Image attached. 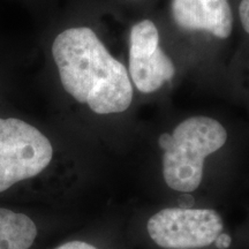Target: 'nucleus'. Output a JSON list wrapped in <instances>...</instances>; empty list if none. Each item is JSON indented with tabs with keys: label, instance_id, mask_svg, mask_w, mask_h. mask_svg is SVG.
Masks as SVG:
<instances>
[{
	"label": "nucleus",
	"instance_id": "1",
	"mask_svg": "<svg viewBox=\"0 0 249 249\" xmlns=\"http://www.w3.org/2000/svg\"><path fill=\"white\" fill-rule=\"evenodd\" d=\"M52 55L64 89L92 112L120 113L130 107L133 87L128 71L90 28H70L59 34Z\"/></svg>",
	"mask_w": 249,
	"mask_h": 249
},
{
	"label": "nucleus",
	"instance_id": "2",
	"mask_svg": "<svg viewBox=\"0 0 249 249\" xmlns=\"http://www.w3.org/2000/svg\"><path fill=\"white\" fill-rule=\"evenodd\" d=\"M226 129L209 117H192L183 120L172 135L161 134L158 139L164 150L163 176L170 188L192 193L203 178V164L208 156L224 147Z\"/></svg>",
	"mask_w": 249,
	"mask_h": 249
},
{
	"label": "nucleus",
	"instance_id": "3",
	"mask_svg": "<svg viewBox=\"0 0 249 249\" xmlns=\"http://www.w3.org/2000/svg\"><path fill=\"white\" fill-rule=\"evenodd\" d=\"M49 139L26 121L0 118V193L34 178L51 163Z\"/></svg>",
	"mask_w": 249,
	"mask_h": 249
},
{
	"label": "nucleus",
	"instance_id": "4",
	"mask_svg": "<svg viewBox=\"0 0 249 249\" xmlns=\"http://www.w3.org/2000/svg\"><path fill=\"white\" fill-rule=\"evenodd\" d=\"M148 233L165 249H196L213 244L224 229L222 217L211 209L167 208L148 220Z\"/></svg>",
	"mask_w": 249,
	"mask_h": 249
},
{
	"label": "nucleus",
	"instance_id": "5",
	"mask_svg": "<svg viewBox=\"0 0 249 249\" xmlns=\"http://www.w3.org/2000/svg\"><path fill=\"white\" fill-rule=\"evenodd\" d=\"M129 74L143 93L155 92L176 74V67L160 46V34L150 20L134 24L129 36Z\"/></svg>",
	"mask_w": 249,
	"mask_h": 249
},
{
	"label": "nucleus",
	"instance_id": "6",
	"mask_svg": "<svg viewBox=\"0 0 249 249\" xmlns=\"http://www.w3.org/2000/svg\"><path fill=\"white\" fill-rule=\"evenodd\" d=\"M172 17L185 30H203L220 39L231 35L233 15L227 0H172Z\"/></svg>",
	"mask_w": 249,
	"mask_h": 249
},
{
	"label": "nucleus",
	"instance_id": "7",
	"mask_svg": "<svg viewBox=\"0 0 249 249\" xmlns=\"http://www.w3.org/2000/svg\"><path fill=\"white\" fill-rule=\"evenodd\" d=\"M37 227L24 213L0 208V249H29Z\"/></svg>",
	"mask_w": 249,
	"mask_h": 249
},
{
	"label": "nucleus",
	"instance_id": "8",
	"mask_svg": "<svg viewBox=\"0 0 249 249\" xmlns=\"http://www.w3.org/2000/svg\"><path fill=\"white\" fill-rule=\"evenodd\" d=\"M239 15H240L242 27L249 34V0H242L239 7Z\"/></svg>",
	"mask_w": 249,
	"mask_h": 249
},
{
	"label": "nucleus",
	"instance_id": "9",
	"mask_svg": "<svg viewBox=\"0 0 249 249\" xmlns=\"http://www.w3.org/2000/svg\"><path fill=\"white\" fill-rule=\"evenodd\" d=\"M57 249H97L92 245L87 244L85 241H70L66 244L61 245Z\"/></svg>",
	"mask_w": 249,
	"mask_h": 249
},
{
	"label": "nucleus",
	"instance_id": "10",
	"mask_svg": "<svg viewBox=\"0 0 249 249\" xmlns=\"http://www.w3.org/2000/svg\"><path fill=\"white\" fill-rule=\"evenodd\" d=\"M232 244V238L226 233H220L214 240V245L218 249H227Z\"/></svg>",
	"mask_w": 249,
	"mask_h": 249
}]
</instances>
